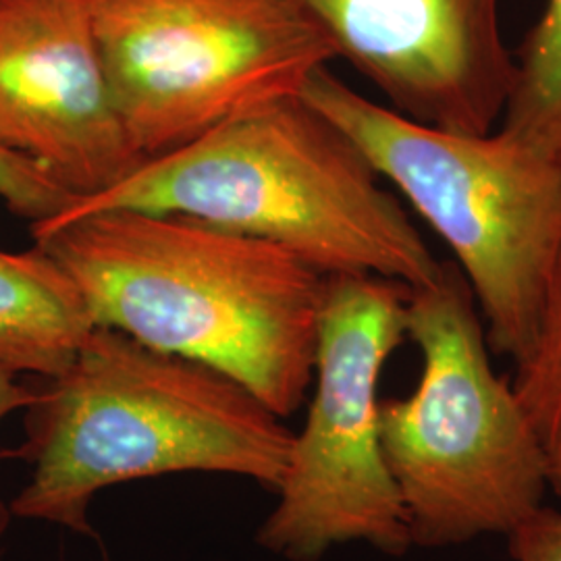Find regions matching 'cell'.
<instances>
[{
    "mask_svg": "<svg viewBox=\"0 0 561 561\" xmlns=\"http://www.w3.org/2000/svg\"><path fill=\"white\" fill-rule=\"evenodd\" d=\"M32 238L78 283L96 327L204 364L280 419L300 410L327 277L294 252L136 208L65 213L34 222Z\"/></svg>",
    "mask_w": 561,
    "mask_h": 561,
    "instance_id": "cell-1",
    "label": "cell"
},
{
    "mask_svg": "<svg viewBox=\"0 0 561 561\" xmlns=\"http://www.w3.org/2000/svg\"><path fill=\"white\" fill-rule=\"evenodd\" d=\"M9 456L32 479L9 505L27 520L94 535L106 486L178 472L233 474L277 491L294 433L240 382L96 327L73 364L42 379Z\"/></svg>",
    "mask_w": 561,
    "mask_h": 561,
    "instance_id": "cell-2",
    "label": "cell"
},
{
    "mask_svg": "<svg viewBox=\"0 0 561 561\" xmlns=\"http://www.w3.org/2000/svg\"><path fill=\"white\" fill-rule=\"evenodd\" d=\"M104 208L183 215L261 238L324 277L373 275L414 289L445 268L360 148L301 96L146 159L65 213Z\"/></svg>",
    "mask_w": 561,
    "mask_h": 561,
    "instance_id": "cell-3",
    "label": "cell"
},
{
    "mask_svg": "<svg viewBox=\"0 0 561 561\" xmlns=\"http://www.w3.org/2000/svg\"><path fill=\"white\" fill-rule=\"evenodd\" d=\"M301 99L333 121L445 241L486 321L520 360L561 261V167L500 127L460 134L410 119L321 67Z\"/></svg>",
    "mask_w": 561,
    "mask_h": 561,
    "instance_id": "cell-4",
    "label": "cell"
},
{
    "mask_svg": "<svg viewBox=\"0 0 561 561\" xmlns=\"http://www.w3.org/2000/svg\"><path fill=\"white\" fill-rule=\"evenodd\" d=\"M405 337L421 352V379L408 398L381 401V442L412 547L507 537L542 507L547 463L454 264L410 289Z\"/></svg>",
    "mask_w": 561,
    "mask_h": 561,
    "instance_id": "cell-5",
    "label": "cell"
},
{
    "mask_svg": "<svg viewBox=\"0 0 561 561\" xmlns=\"http://www.w3.org/2000/svg\"><path fill=\"white\" fill-rule=\"evenodd\" d=\"M121 119L144 159L300 96L337 59L304 0H85Z\"/></svg>",
    "mask_w": 561,
    "mask_h": 561,
    "instance_id": "cell-6",
    "label": "cell"
},
{
    "mask_svg": "<svg viewBox=\"0 0 561 561\" xmlns=\"http://www.w3.org/2000/svg\"><path fill=\"white\" fill-rule=\"evenodd\" d=\"M410 287L373 275L324 280L314 356V396L294 433L279 502L256 542L289 561H319L364 542L400 558L410 528L381 442L379 382L405 340Z\"/></svg>",
    "mask_w": 561,
    "mask_h": 561,
    "instance_id": "cell-7",
    "label": "cell"
},
{
    "mask_svg": "<svg viewBox=\"0 0 561 561\" xmlns=\"http://www.w3.org/2000/svg\"><path fill=\"white\" fill-rule=\"evenodd\" d=\"M0 146L78 202L146 161L121 119L85 0H0Z\"/></svg>",
    "mask_w": 561,
    "mask_h": 561,
    "instance_id": "cell-8",
    "label": "cell"
},
{
    "mask_svg": "<svg viewBox=\"0 0 561 561\" xmlns=\"http://www.w3.org/2000/svg\"><path fill=\"white\" fill-rule=\"evenodd\" d=\"M337 59L370 81L387 106L460 134H489L503 117L514 57L500 0H304Z\"/></svg>",
    "mask_w": 561,
    "mask_h": 561,
    "instance_id": "cell-9",
    "label": "cell"
},
{
    "mask_svg": "<svg viewBox=\"0 0 561 561\" xmlns=\"http://www.w3.org/2000/svg\"><path fill=\"white\" fill-rule=\"evenodd\" d=\"M96 329L78 283L38 245L0 250V366L53 379Z\"/></svg>",
    "mask_w": 561,
    "mask_h": 561,
    "instance_id": "cell-10",
    "label": "cell"
},
{
    "mask_svg": "<svg viewBox=\"0 0 561 561\" xmlns=\"http://www.w3.org/2000/svg\"><path fill=\"white\" fill-rule=\"evenodd\" d=\"M500 129L561 167V0L522 42Z\"/></svg>",
    "mask_w": 561,
    "mask_h": 561,
    "instance_id": "cell-11",
    "label": "cell"
},
{
    "mask_svg": "<svg viewBox=\"0 0 561 561\" xmlns=\"http://www.w3.org/2000/svg\"><path fill=\"white\" fill-rule=\"evenodd\" d=\"M512 382L541 445L549 489L561 500V261L549 283L535 337Z\"/></svg>",
    "mask_w": 561,
    "mask_h": 561,
    "instance_id": "cell-12",
    "label": "cell"
},
{
    "mask_svg": "<svg viewBox=\"0 0 561 561\" xmlns=\"http://www.w3.org/2000/svg\"><path fill=\"white\" fill-rule=\"evenodd\" d=\"M0 201L32 225L55 219L78 202L38 164L4 146H0Z\"/></svg>",
    "mask_w": 561,
    "mask_h": 561,
    "instance_id": "cell-13",
    "label": "cell"
},
{
    "mask_svg": "<svg viewBox=\"0 0 561 561\" xmlns=\"http://www.w3.org/2000/svg\"><path fill=\"white\" fill-rule=\"evenodd\" d=\"M507 539L514 561H561V510L542 505Z\"/></svg>",
    "mask_w": 561,
    "mask_h": 561,
    "instance_id": "cell-14",
    "label": "cell"
},
{
    "mask_svg": "<svg viewBox=\"0 0 561 561\" xmlns=\"http://www.w3.org/2000/svg\"><path fill=\"white\" fill-rule=\"evenodd\" d=\"M34 401V387L18 381V375L0 366V421L18 410H25ZM11 510L0 502V539L9 528Z\"/></svg>",
    "mask_w": 561,
    "mask_h": 561,
    "instance_id": "cell-15",
    "label": "cell"
}]
</instances>
